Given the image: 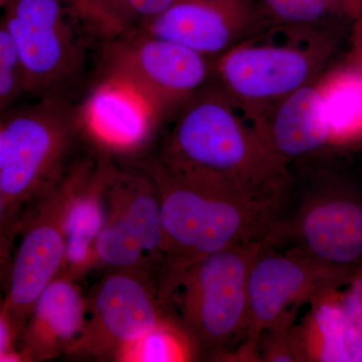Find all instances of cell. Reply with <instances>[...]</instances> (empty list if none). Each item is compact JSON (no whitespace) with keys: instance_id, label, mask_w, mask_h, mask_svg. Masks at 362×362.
I'll return each instance as SVG.
<instances>
[{"instance_id":"cell-15","label":"cell","mask_w":362,"mask_h":362,"mask_svg":"<svg viewBox=\"0 0 362 362\" xmlns=\"http://www.w3.org/2000/svg\"><path fill=\"white\" fill-rule=\"evenodd\" d=\"M87 305L70 279L54 278L23 330L21 361H45L71 350L84 330Z\"/></svg>"},{"instance_id":"cell-14","label":"cell","mask_w":362,"mask_h":362,"mask_svg":"<svg viewBox=\"0 0 362 362\" xmlns=\"http://www.w3.org/2000/svg\"><path fill=\"white\" fill-rule=\"evenodd\" d=\"M78 118L82 133L115 151L141 146L161 120L141 93L109 78L96 81L78 108Z\"/></svg>"},{"instance_id":"cell-25","label":"cell","mask_w":362,"mask_h":362,"mask_svg":"<svg viewBox=\"0 0 362 362\" xmlns=\"http://www.w3.org/2000/svg\"><path fill=\"white\" fill-rule=\"evenodd\" d=\"M16 337L13 326L4 312V299L0 297V361H23L21 354L13 349Z\"/></svg>"},{"instance_id":"cell-30","label":"cell","mask_w":362,"mask_h":362,"mask_svg":"<svg viewBox=\"0 0 362 362\" xmlns=\"http://www.w3.org/2000/svg\"><path fill=\"white\" fill-rule=\"evenodd\" d=\"M9 216L8 211H7L6 199H4V192H2L1 187H0V228L8 223Z\"/></svg>"},{"instance_id":"cell-29","label":"cell","mask_w":362,"mask_h":362,"mask_svg":"<svg viewBox=\"0 0 362 362\" xmlns=\"http://www.w3.org/2000/svg\"><path fill=\"white\" fill-rule=\"evenodd\" d=\"M0 228V273L4 270L8 258L9 247L11 242V228L7 225Z\"/></svg>"},{"instance_id":"cell-7","label":"cell","mask_w":362,"mask_h":362,"mask_svg":"<svg viewBox=\"0 0 362 362\" xmlns=\"http://www.w3.org/2000/svg\"><path fill=\"white\" fill-rule=\"evenodd\" d=\"M97 51V80L134 88L160 119L177 113L214 80V59L140 30L104 40Z\"/></svg>"},{"instance_id":"cell-20","label":"cell","mask_w":362,"mask_h":362,"mask_svg":"<svg viewBox=\"0 0 362 362\" xmlns=\"http://www.w3.org/2000/svg\"><path fill=\"white\" fill-rule=\"evenodd\" d=\"M361 81V74L345 64L316 81L332 145L362 138Z\"/></svg>"},{"instance_id":"cell-18","label":"cell","mask_w":362,"mask_h":362,"mask_svg":"<svg viewBox=\"0 0 362 362\" xmlns=\"http://www.w3.org/2000/svg\"><path fill=\"white\" fill-rule=\"evenodd\" d=\"M117 213L129 226L146 256H162L165 252L161 204L158 190L151 176L112 175Z\"/></svg>"},{"instance_id":"cell-32","label":"cell","mask_w":362,"mask_h":362,"mask_svg":"<svg viewBox=\"0 0 362 362\" xmlns=\"http://www.w3.org/2000/svg\"><path fill=\"white\" fill-rule=\"evenodd\" d=\"M361 105H362V81H361Z\"/></svg>"},{"instance_id":"cell-13","label":"cell","mask_w":362,"mask_h":362,"mask_svg":"<svg viewBox=\"0 0 362 362\" xmlns=\"http://www.w3.org/2000/svg\"><path fill=\"white\" fill-rule=\"evenodd\" d=\"M162 321L158 304L138 278L117 273L98 286L90 320L71 350L112 351L117 357Z\"/></svg>"},{"instance_id":"cell-27","label":"cell","mask_w":362,"mask_h":362,"mask_svg":"<svg viewBox=\"0 0 362 362\" xmlns=\"http://www.w3.org/2000/svg\"><path fill=\"white\" fill-rule=\"evenodd\" d=\"M0 68L21 70L18 47L4 23H0Z\"/></svg>"},{"instance_id":"cell-4","label":"cell","mask_w":362,"mask_h":362,"mask_svg":"<svg viewBox=\"0 0 362 362\" xmlns=\"http://www.w3.org/2000/svg\"><path fill=\"white\" fill-rule=\"evenodd\" d=\"M265 243H245L213 252L161 285L159 296L177 305L183 328L195 346L226 356L233 345L244 343L250 272Z\"/></svg>"},{"instance_id":"cell-2","label":"cell","mask_w":362,"mask_h":362,"mask_svg":"<svg viewBox=\"0 0 362 362\" xmlns=\"http://www.w3.org/2000/svg\"><path fill=\"white\" fill-rule=\"evenodd\" d=\"M146 173L160 199L165 239L161 285L213 252L266 242L282 211L284 197L188 180L170 173L159 160L150 162Z\"/></svg>"},{"instance_id":"cell-31","label":"cell","mask_w":362,"mask_h":362,"mask_svg":"<svg viewBox=\"0 0 362 362\" xmlns=\"http://www.w3.org/2000/svg\"><path fill=\"white\" fill-rule=\"evenodd\" d=\"M9 1H11V0H0V8H4V7L6 8Z\"/></svg>"},{"instance_id":"cell-23","label":"cell","mask_w":362,"mask_h":362,"mask_svg":"<svg viewBox=\"0 0 362 362\" xmlns=\"http://www.w3.org/2000/svg\"><path fill=\"white\" fill-rule=\"evenodd\" d=\"M94 254L106 265L122 269L135 266L146 257L139 240L116 211L109 214L98 235Z\"/></svg>"},{"instance_id":"cell-8","label":"cell","mask_w":362,"mask_h":362,"mask_svg":"<svg viewBox=\"0 0 362 362\" xmlns=\"http://www.w3.org/2000/svg\"><path fill=\"white\" fill-rule=\"evenodd\" d=\"M335 270L362 268V194L332 181L311 192L291 221L278 218L266 240Z\"/></svg>"},{"instance_id":"cell-22","label":"cell","mask_w":362,"mask_h":362,"mask_svg":"<svg viewBox=\"0 0 362 362\" xmlns=\"http://www.w3.org/2000/svg\"><path fill=\"white\" fill-rule=\"evenodd\" d=\"M194 345L187 333L162 319L156 328L124 349L118 358L137 362L187 361L194 356Z\"/></svg>"},{"instance_id":"cell-24","label":"cell","mask_w":362,"mask_h":362,"mask_svg":"<svg viewBox=\"0 0 362 362\" xmlns=\"http://www.w3.org/2000/svg\"><path fill=\"white\" fill-rule=\"evenodd\" d=\"M300 308L285 312L259 335L258 358L267 362H297L295 327Z\"/></svg>"},{"instance_id":"cell-11","label":"cell","mask_w":362,"mask_h":362,"mask_svg":"<svg viewBox=\"0 0 362 362\" xmlns=\"http://www.w3.org/2000/svg\"><path fill=\"white\" fill-rule=\"evenodd\" d=\"M56 197V206L47 197L28 221L11 264L4 307L16 335L23 332L35 302L65 262L62 188Z\"/></svg>"},{"instance_id":"cell-9","label":"cell","mask_w":362,"mask_h":362,"mask_svg":"<svg viewBox=\"0 0 362 362\" xmlns=\"http://www.w3.org/2000/svg\"><path fill=\"white\" fill-rule=\"evenodd\" d=\"M356 274L264 244L247 282V326L240 358H258V340L267 327L290 309L309 303L326 288L344 284Z\"/></svg>"},{"instance_id":"cell-17","label":"cell","mask_w":362,"mask_h":362,"mask_svg":"<svg viewBox=\"0 0 362 362\" xmlns=\"http://www.w3.org/2000/svg\"><path fill=\"white\" fill-rule=\"evenodd\" d=\"M112 175L108 166L92 173L84 165L71 169L64 177L65 262L71 270H81L94 254L95 240L106 221L102 197Z\"/></svg>"},{"instance_id":"cell-19","label":"cell","mask_w":362,"mask_h":362,"mask_svg":"<svg viewBox=\"0 0 362 362\" xmlns=\"http://www.w3.org/2000/svg\"><path fill=\"white\" fill-rule=\"evenodd\" d=\"M180 0H69L71 11L98 45L133 32Z\"/></svg>"},{"instance_id":"cell-26","label":"cell","mask_w":362,"mask_h":362,"mask_svg":"<svg viewBox=\"0 0 362 362\" xmlns=\"http://www.w3.org/2000/svg\"><path fill=\"white\" fill-rule=\"evenodd\" d=\"M23 92L21 70L0 68V108H4Z\"/></svg>"},{"instance_id":"cell-21","label":"cell","mask_w":362,"mask_h":362,"mask_svg":"<svg viewBox=\"0 0 362 362\" xmlns=\"http://www.w3.org/2000/svg\"><path fill=\"white\" fill-rule=\"evenodd\" d=\"M274 26L332 28L362 16V0H258Z\"/></svg>"},{"instance_id":"cell-6","label":"cell","mask_w":362,"mask_h":362,"mask_svg":"<svg viewBox=\"0 0 362 362\" xmlns=\"http://www.w3.org/2000/svg\"><path fill=\"white\" fill-rule=\"evenodd\" d=\"M80 133L78 108L54 99H39L0 125V187L9 216L23 202L58 185Z\"/></svg>"},{"instance_id":"cell-5","label":"cell","mask_w":362,"mask_h":362,"mask_svg":"<svg viewBox=\"0 0 362 362\" xmlns=\"http://www.w3.org/2000/svg\"><path fill=\"white\" fill-rule=\"evenodd\" d=\"M2 23L18 47L23 92L74 103L87 81L90 47L98 44L69 0H11Z\"/></svg>"},{"instance_id":"cell-28","label":"cell","mask_w":362,"mask_h":362,"mask_svg":"<svg viewBox=\"0 0 362 362\" xmlns=\"http://www.w3.org/2000/svg\"><path fill=\"white\" fill-rule=\"evenodd\" d=\"M345 65L362 75V16L352 23L350 49Z\"/></svg>"},{"instance_id":"cell-12","label":"cell","mask_w":362,"mask_h":362,"mask_svg":"<svg viewBox=\"0 0 362 362\" xmlns=\"http://www.w3.org/2000/svg\"><path fill=\"white\" fill-rule=\"evenodd\" d=\"M295 327L298 361L362 362V268L312 298Z\"/></svg>"},{"instance_id":"cell-3","label":"cell","mask_w":362,"mask_h":362,"mask_svg":"<svg viewBox=\"0 0 362 362\" xmlns=\"http://www.w3.org/2000/svg\"><path fill=\"white\" fill-rule=\"evenodd\" d=\"M274 28L214 59V80L258 127L272 109L315 82L338 45L333 28Z\"/></svg>"},{"instance_id":"cell-16","label":"cell","mask_w":362,"mask_h":362,"mask_svg":"<svg viewBox=\"0 0 362 362\" xmlns=\"http://www.w3.org/2000/svg\"><path fill=\"white\" fill-rule=\"evenodd\" d=\"M257 129L271 151L287 165L332 145L316 81L279 102Z\"/></svg>"},{"instance_id":"cell-10","label":"cell","mask_w":362,"mask_h":362,"mask_svg":"<svg viewBox=\"0 0 362 362\" xmlns=\"http://www.w3.org/2000/svg\"><path fill=\"white\" fill-rule=\"evenodd\" d=\"M273 28L258 0H180L138 30L216 59Z\"/></svg>"},{"instance_id":"cell-1","label":"cell","mask_w":362,"mask_h":362,"mask_svg":"<svg viewBox=\"0 0 362 362\" xmlns=\"http://www.w3.org/2000/svg\"><path fill=\"white\" fill-rule=\"evenodd\" d=\"M158 160L181 177L255 194L284 197L289 182L287 164L213 81L177 111Z\"/></svg>"}]
</instances>
